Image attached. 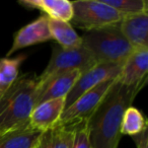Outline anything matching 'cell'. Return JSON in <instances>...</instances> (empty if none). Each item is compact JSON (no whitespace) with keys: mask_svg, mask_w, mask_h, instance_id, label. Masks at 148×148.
<instances>
[{"mask_svg":"<svg viewBox=\"0 0 148 148\" xmlns=\"http://www.w3.org/2000/svg\"><path fill=\"white\" fill-rule=\"evenodd\" d=\"M65 110V97L46 101L35 106L29 116V126L40 132L54 128Z\"/></svg>","mask_w":148,"mask_h":148,"instance_id":"cell-11","label":"cell"},{"mask_svg":"<svg viewBox=\"0 0 148 148\" xmlns=\"http://www.w3.org/2000/svg\"><path fill=\"white\" fill-rule=\"evenodd\" d=\"M140 90V87L124 85L119 79L115 81L86 122L91 148H118L123 115Z\"/></svg>","mask_w":148,"mask_h":148,"instance_id":"cell-1","label":"cell"},{"mask_svg":"<svg viewBox=\"0 0 148 148\" xmlns=\"http://www.w3.org/2000/svg\"><path fill=\"white\" fill-rule=\"evenodd\" d=\"M74 126L57 124L54 128L44 132L36 148H72Z\"/></svg>","mask_w":148,"mask_h":148,"instance_id":"cell-15","label":"cell"},{"mask_svg":"<svg viewBox=\"0 0 148 148\" xmlns=\"http://www.w3.org/2000/svg\"><path fill=\"white\" fill-rule=\"evenodd\" d=\"M4 89H6V88H2V87H0V95H1V92H2Z\"/></svg>","mask_w":148,"mask_h":148,"instance_id":"cell-22","label":"cell"},{"mask_svg":"<svg viewBox=\"0 0 148 148\" xmlns=\"http://www.w3.org/2000/svg\"><path fill=\"white\" fill-rule=\"evenodd\" d=\"M49 18V17H48ZM49 29L52 39L61 48H74L82 45V40L68 21L49 18Z\"/></svg>","mask_w":148,"mask_h":148,"instance_id":"cell-16","label":"cell"},{"mask_svg":"<svg viewBox=\"0 0 148 148\" xmlns=\"http://www.w3.org/2000/svg\"><path fill=\"white\" fill-rule=\"evenodd\" d=\"M147 129V121L141 111L129 107L123 115L121 123V135L135 136Z\"/></svg>","mask_w":148,"mask_h":148,"instance_id":"cell-17","label":"cell"},{"mask_svg":"<svg viewBox=\"0 0 148 148\" xmlns=\"http://www.w3.org/2000/svg\"><path fill=\"white\" fill-rule=\"evenodd\" d=\"M53 39L49 29V18L46 15H41L29 25L21 27L15 34L13 43L7 52L6 57H9L23 48L45 43Z\"/></svg>","mask_w":148,"mask_h":148,"instance_id":"cell-9","label":"cell"},{"mask_svg":"<svg viewBox=\"0 0 148 148\" xmlns=\"http://www.w3.org/2000/svg\"><path fill=\"white\" fill-rule=\"evenodd\" d=\"M38 78L19 75L0 95V134L29 125L31 113L37 101Z\"/></svg>","mask_w":148,"mask_h":148,"instance_id":"cell-2","label":"cell"},{"mask_svg":"<svg viewBox=\"0 0 148 148\" xmlns=\"http://www.w3.org/2000/svg\"><path fill=\"white\" fill-rule=\"evenodd\" d=\"M80 75L79 70H69L54 74L44 81H38L36 106L50 99L66 97Z\"/></svg>","mask_w":148,"mask_h":148,"instance_id":"cell-8","label":"cell"},{"mask_svg":"<svg viewBox=\"0 0 148 148\" xmlns=\"http://www.w3.org/2000/svg\"><path fill=\"white\" fill-rule=\"evenodd\" d=\"M121 14L122 17L129 15L148 13V3L146 0H103Z\"/></svg>","mask_w":148,"mask_h":148,"instance_id":"cell-19","label":"cell"},{"mask_svg":"<svg viewBox=\"0 0 148 148\" xmlns=\"http://www.w3.org/2000/svg\"><path fill=\"white\" fill-rule=\"evenodd\" d=\"M44 132L29 125L0 136V148H36Z\"/></svg>","mask_w":148,"mask_h":148,"instance_id":"cell-14","label":"cell"},{"mask_svg":"<svg viewBox=\"0 0 148 148\" xmlns=\"http://www.w3.org/2000/svg\"><path fill=\"white\" fill-rule=\"evenodd\" d=\"M25 59V55L15 58L4 57L0 59V87L7 88L18 78L19 67Z\"/></svg>","mask_w":148,"mask_h":148,"instance_id":"cell-18","label":"cell"},{"mask_svg":"<svg viewBox=\"0 0 148 148\" xmlns=\"http://www.w3.org/2000/svg\"><path fill=\"white\" fill-rule=\"evenodd\" d=\"M117 79L103 81L95 88L81 95L69 108L64 110L58 124L64 126H75L81 123H86Z\"/></svg>","mask_w":148,"mask_h":148,"instance_id":"cell-6","label":"cell"},{"mask_svg":"<svg viewBox=\"0 0 148 148\" xmlns=\"http://www.w3.org/2000/svg\"><path fill=\"white\" fill-rule=\"evenodd\" d=\"M119 27L134 49L148 48V13L122 17Z\"/></svg>","mask_w":148,"mask_h":148,"instance_id":"cell-12","label":"cell"},{"mask_svg":"<svg viewBox=\"0 0 148 148\" xmlns=\"http://www.w3.org/2000/svg\"><path fill=\"white\" fill-rule=\"evenodd\" d=\"M137 148H148V129H145L141 133L132 136Z\"/></svg>","mask_w":148,"mask_h":148,"instance_id":"cell-21","label":"cell"},{"mask_svg":"<svg viewBox=\"0 0 148 148\" xmlns=\"http://www.w3.org/2000/svg\"><path fill=\"white\" fill-rule=\"evenodd\" d=\"M97 64L93 56L83 45L67 49L55 46L49 63L43 73L38 76V81H44L54 74L69 70H79L83 73Z\"/></svg>","mask_w":148,"mask_h":148,"instance_id":"cell-5","label":"cell"},{"mask_svg":"<svg viewBox=\"0 0 148 148\" xmlns=\"http://www.w3.org/2000/svg\"><path fill=\"white\" fill-rule=\"evenodd\" d=\"M148 72V48L134 49L124 62L119 81L127 86L142 88Z\"/></svg>","mask_w":148,"mask_h":148,"instance_id":"cell-10","label":"cell"},{"mask_svg":"<svg viewBox=\"0 0 148 148\" xmlns=\"http://www.w3.org/2000/svg\"><path fill=\"white\" fill-rule=\"evenodd\" d=\"M19 4L27 8L43 11L47 17L70 23L73 14L72 1L69 0H21Z\"/></svg>","mask_w":148,"mask_h":148,"instance_id":"cell-13","label":"cell"},{"mask_svg":"<svg viewBox=\"0 0 148 148\" xmlns=\"http://www.w3.org/2000/svg\"><path fill=\"white\" fill-rule=\"evenodd\" d=\"M72 7L73 14L70 21L85 32L118 25L122 19L121 14L103 0L72 1Z\"/></svg>","mask_w":148,"mask_h":148,"instance_id":"cell-4","label":"cell"},{"mask_svg":"<svg viewBox=\"0 0 148 148\" xmlns=\"http://www.w3.org/2000/svg\"><path fill=\"white\" fill-rule=\"evenodd\" d=\"M1 135H2V134H0V136H1Z\"/></svg>","mask_w":148,"mask_h":148,"instance_id":"cell-23","label":"cell"},{"mask_svg":"<svg viewBox=\"0 0 148 148\" xmlns=\"http://www.w3.org/2000/svg\"><path fill=\"white\" fill-rule=\"evenodd\" d=\"M81 40L97 63H123L134 51L122 34L119 23L85 32Z\"/></svg>","mask_w":148,"mask_h":148,"instance_id":"cell-3","label":"cell"},{"mask_svg":"<svg viewBox=\"0 0 148 148\" xmlns=\"http://www.w3.org/2000/svg\"><path fill=\"white\" fill-rule=\"evenodd\" d=\"M123 63H97L92 68L81 73L70 92L65 97V110L90 89L109 79L119 78Z\"/></svg>","mask_w":148,"mask_h":148,"instance_id":"cell-7","label":"cell"},{"mask_svg":"<svg viewBox=\"0 0 148 148\" xmlns=\"http://www.w3.org/2000/svg\"><path fill=\"white\" fill-rule=\"evenodd\" d=\"M74 127H75V131H74V139L72 148H91L86 123L78 124V125H75Z\"/></svg>","mask_w":148,"mask_h":148,"instance_id":"cell-20","label":"cell"}]
</instances>
